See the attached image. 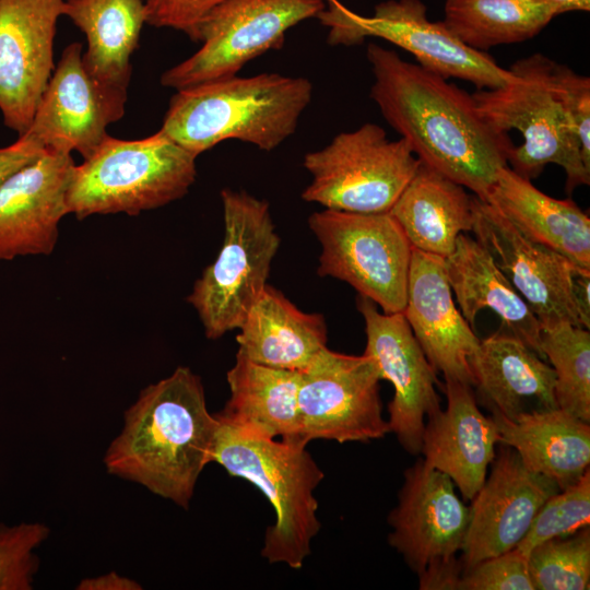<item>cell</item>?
Segmentation results:
<instances>
[{"instance_id":"1","label":"cell","mask_w":590,"mask_h":590,"mask_svg":"<svg viewBox=\"0 0 590 590\" xmlns=\"http://www.w3.org/2000/svg\"><path fill=\"white\" fill-rule=\"evenodd\" d=\"M370 97L421 163L485 200L514 144L447 79L369 43Z\"/></svg>"},{"instance_id":"2","label":"cell","mask_w":590,"mask_h":590,"mask_svg":"<svg viewBox=\"0 0 590 590\" xmlns=\"http://www.w3.org/2000/svg\"><path fill=\"white\" fill-rule=\"evenodd\" d=\"M217 426L200 377L178 366L144 388L125 412L123 427L105 453V467L187 509L201 472L211 463Z\"/></svg>"},{"instance_id":"3","label":"cell","mask_w":590,"mask_h":590,"mask_svg":"<svg viewBox=\"0 0 590 590\" xmlns=\"http://www.w3.org/2000/svg\"><path fill=\"white\" fill-rule=\"evenodd\" d=\"M312 90L306 78L268 72L201 83L176 91L161 130L196 156L225 140L270 152L296 131Z\"/></svg>"},{"instance_id":"4","label":"cell","mask_w":590,"mask_h":590,"mask_svg":"<svg viewBox=\"0 0 590 590\" xmlns=\"http://www.w3.org/2000/svg\"><path fill=\"white\" fill-rule=\"evenodd\" d=\"M217 421L211 462L258 487L275 512L261 556L271 564L302 568L321 528L315 491L322 470L303 444L251 435Z\"/></svg>"},{"instance_id":"5","label":"cell","mask_w":590,"mask_h":590,"mask_svg":"<svg viewBox=\"0 0 590 590\" xmlns=\"http://www.w3.org/2000/svg\"><path fill=\"white\" fill-rule=\"evenodd\" d=\"M196 158L161 129L139 140L107 135L91 156L74 165L68 213L83 220L164 206L189 191L197 177Z\"/></svg>"},{"instance_id":"6","label":"cell","mask_w":590,"mask_h":590,"mask_svg":"<svg viewBox=\"0 0 590 590\" xmlns=\"http://www.w3.org/2000/svg\"><path fill=\"white\" fill-rule=\"evenodd\" d=\"M554 63L542 54L519 59L512 78L502 86L477 88L472 97L480 114L498 131L516 129L523 139L514 146L508 165L519 176L536 178L548 164L566 174V192L590 184L576 130L559 99Z\"/></svg>"},{"instance_id":"7","label":"cell","mask_w":590,"mask_h":590,"mask_svg":"<svg viewBox=\"0 0 590 590\" xmlns=\"http://www.w3.org/2000/svg\"><path fill=\"white\" fill-rule=\"evenodd\" d=\"M221 200L222 247L187 297L210 340L239 329L268 285L281 244L266 200L231 188L222 189Z\"/></svg>"},{"instance_id":"8","label":"cell","mask_w":590,"mask_h":590,"mask_svg":"<svg viewBox=\"0 0 590 590\" xmlns=\"http://www.w3.org/2000/svg\"><path fill=\"white\" fill-rule=\"evenodd\" d=\"M420 164L403 138L389 140L384 128L367 122L304 156L311 180L302 198L324 209L388 213Z\"/></svg>"},{"instance_id":"9","label":"cell","mask_w":590,"mask_h":590,"mask_svg":"<svg viewBox=\"0 0 590 590\" xmlns=\"http://www.w3.org/2000/svg\"><path fill=\"white\" fill-rule=\"evenodd\" d=\"M317 19L328 28L331 46H352L366 38H381L412 54L418 64L445 79L457 78L477 88H494L511 78L484 51L460 42L444 24L427 17L421 0H387L371 15H361L339 0H324Z\"/></svg>"},{"instance_id":"10","label":"cell","mask_w":590,"mask_h":590,"mask_svg":"<svg viewBox=\"0 0 590 590\" xmlns=\"http://www.w3.org/2000/svg\"><path fill=\"white\" fill-rule=\"evenodd\" d=\"M308 226L321 247L320 276L350 284L386 314L403 312L412 247L389 213L323 209Z\"/></svg>"},{"instance_id":"11","label":"cell","mask_w":590,"mask_h":590,"mask_svg":"<svg viewBox=\"0 0 590 590\" xmlns=\"http://www.w3.org/2000/svg\"><path fill=\"white\" fill-rule=\"evenodd\" d=\"M448 475L420 458L404 471L398 504L388 516L389 544L416 573L421 590H458L470 509Z\"/></svg>"},{"instance_id":"12","label":"cell","mask_w":590,"mask_h":590,"mask_svg":"<svg viewBox=\"0 0 590 590\" xmlns=\"http://www.w3.org/2000/svg\"><path fill=\"white\" fill-rule=\"evenodd\" d=\"M324 7V0H225L200 25L201 48L166 70L161 84L178 91L235 76L249 61L280 49L290 28Z\"/></svg>"},{"instance_id":"13","label":"cell","mask_w":590,"mask_h":590,"mask_svg":"<svg viewBox=\"0 0 590 590\" xmlns=\"http://www.w3.org/2000/svg\"><path fill=\"white\" fill-rule=\"evenodd\" d=\"M379 374L367 355L324 347L300 371L299 428L295 441H369L389 432L382 417Z\"/></svg>"},{"instance_id":"14","label":"cell","mask_w":590,"mask_h":590,"mask_svg":"<svg viewBox=\"0 0 590 590\" xmlns=\"http://www.w3.org/2000/svg\"><path fill=\"white\" fill-rule=\"evenodd\" d=\"M82 54L80 43L63 49L26 132L45 150L76 151L85 160L108 135L106 128L122 118L128 87L94 75Z\"/></svg>"},{"instance_id":"15","label":"cell","mask_w":590,"mask_h":590,"mask_svg":"<svg viewBox=\"0 0 590 590\" xmlns=\"http://www.w3.org/2000/svg\"><path fill=\"white\" fill-rule=\"evenodd\" d=\"M357 309L364 318L366 346L379 378L393 387L388 404V426L410 455L421 453L425 420L440 410L436 390L437 371L415 339L403 312L386 314L370 299L359 296Z\"/></svg>"},{"instance_id":"16","label":"cell","mask_w":590,"mask_h":590,"mask_svg":"<svg viewBox=\"0 0 590 590\" xmlns=\"http://www.w3.org/2000/svg\"><path fill=\"white\" fill-rule=\"evenodd\" d=\"M475 239L521 295L540 323L566 321L583 327L575 297L581 267L524 236L493 204L472 196ZM585 269V268H583Z\"/></svg>"},{"instance_id":"17","label":"cell","mask_w":590,"mask_h":590,"mask_svg":"<svg viewBox=\"0 0 590 590\" xmlns=\"http://www.w3.org/2000/svg\"><path fill=\"white\" fill-rule=\"evenodd\" d=\"M64 0H0V111L19 135L34 118L55 69L54 40Z\"/></svg>"},{"instance_id":"18","label":"cell","mask_w":590,"mask_h":590,"mask_svg":"<svg viewBox=\"0 0 590 590\" xmlns=\"http://www.w3.org/2000/svg\"><path fill=\"white\" fill-rule=\"evenodd\" d=\"M499 445L488 477L471 499L463 570L515 548L544 502L559 491L553 480L527 469L511 447Z\"/></svg>"},{"instance_id":"19","label":"cell","mask_w":590,"mask_h":590,"mask_svg":"<svg viewBox=\"0 0 590 590\" xmlns=\"http://www.w3.org/2000/svg\"><path fill=\"white\" fill-rule=\"evenodd\" d=\"M71 154L46 150L0 188V260L50 255L68 213Z\"/></svg>"},{"instance_id":"20","label":"cell","mask_w":590,"mask_h":590,"mask_svg":"<svg viewBox=\"0 0 590 590\" xmlns=\"http://www.w3.org/2000/svg\"><path fill=\"white\" fill-rule=\"evenodd\" d=\"M403 315L435 370L472 386L469 357L480 339L455 304L444 258L412 248Z\"/></svg>"},{"instance_id":"21","label":"cell","mask_w":590,"mask_h":590,"mask_svg":"<svg viewBox=\"0 0 590 590\" xmlns=\"http://www.w3.org/2000/svg\"><path fill=\"white\" fill-rule=\"evenodd\" d=\"M445 392L447 408L427 417L421 453L471 500L486 479L500 436L492 416L479 409L472 386L445 380Z\"/></svg>"},{"instance_id":"22","label":"cell","mask_w":590,"mask_h":590,"mask_svg":"<svg viewBox=\"0 0 590 590\" xmlns=\"http://www.w3.org/2000/svg\"><path fill=\"white\" fill-rule=\"evenodd\" d=\"M469 367L476 401L492 414L515 418L558 408L552 366L510 332L480 340Z\"/></svg>"},{"instance_id":"23","label":"cell","mask_w":590,"mask_h":590,"mask_svg":"<svg viewBox=\"0 0 590 590\" xmlns=\"http://www.w3.org/2000/svg\"><path fill=\"white\" fill-rule=\"evenodd\" d=\"M484 201L531 240L590 269V219L571 200L545 194L507 165Z\"/></svg>"},{"instance_id":"24","label":"cell","mask_w":590,"mask_h":590,"mask_svg":"<svg viewBox=\"0 0 590 590\" xmlns=\"http://www.w3.org/2000/svg\"><path fill=\"white\" fill-rule=\"evenodd\" d=\"M444 264L459 310L470 326H474L480 310L488 308L511 334L544 358L540 320L476 239L459 235Z\"/></svg>"},{"instance_id":"25","label":"cell","mask_w":590,"mask_h":590,"mask_svg":"<svg viewBox=\"0 0 590 590\" xmlns=\"http://www.w3.org/2000/svg\"><path fill=\"white\" fill-rule=\"evenodd\" d=\"M500 444L511 447L523 465L553 480L559 489L576 483L590 464V425L556 408L515 418L492 414Z\"/></svg>"},{"instance_id":"26","label":"cell","mask_w":590,"mask_h":590,"mask_svg":"<svg viewBox=\"0 0 590 590\" xmlns=\"http://www.w3.org/2000/svg\"><path fill=\"white\" fill-rule=\"evenodd\" d=\"M238 330V353L281 369L302 371L327 347L323 316L302 311L269 284Z\"/></svg>"},{"instance_id":"27","label":"cell","mask_w":590,"mask_h":590,"mask_svg":"<svg viewBox=\"0 0 590 590\" xmlns=\"http://www.w3.org/2000/svg\"><path fill=\"white\" fill-rule=\"evenodd\" d=\"M229 399L215 416L260 437L295 441L300 371L255 363L237 352L226 374Z\"/></svg>"},{"instance_id":"28","label":"cell","mask_w":590,"mask_h":590,"mask_svg":"<svg viewBox=\"0 0 590 590\" xmlns=\"http://www.w3.org/2000/svg\"><path fill=\"white\" fill-rule=\"evenodd\" d=\"M412 248L446 258L459 235L473 225L472 196L465 188L421 163L388 212Z\"/></svg>"},{"instance_id":"29","label":"cell","mask_w":590,"mask_h":590,"mask_svg":"<svg viewBox=\"0 0 590 590\" xmlns=\"http://www.w3.org/2000/svg\"><path fill=\"white\" fill-rule=\"evenodd\" d=\"M62 15L86 37L85 67L108 83L128 87L130 58L146 24L143 0H64Z\"/></svg>"},{"instance_id":"30","label":"cell","mask_w":590,"mask_h":590,"mask_svg":"<svg viewBox=\"0 0 590 590\" xmlns=\"http://www.w3.org/2000/svg\"><path fill=\"white\" fill-rule=\"evenodd\" d=\"M444 10L447 28L479 51L528 40L560 14L548 0H445Z\"/></svg>"},{"instance_id":"31","label":"cell","mask_w":590,"mask_h":590,"mask_svg":"<svg viewBox=\"0 0 590 590\" xmlns=\"http://www.w3.org/2000/svg\"><path fill=\"white\" fill-rule=\"evenodd\" d=\"M540 349L555 373L558 408L590 423V331L566 321L543 323Z\"/></svg>"},{"instance_id":"32","label":"cell","mask_w":590,"mask_h":590,"mask_svg":"<svg viewBox=\"0 0 590 590\" xmlns=\"http://www.w3.org/2000/svg\"><path fill=\"white\" fill-rule=\"evenodd\" d=\"M534 590H588L590 528L536 544L528 554Z\"/></svg>"},{"instance_id":"33","label":"cell","mask_w":590,"mask_h":590,"mask_svg":"<svg viewBox=\"0 0 590 590\" xmlns=\"http://www.w3.org/2000/svg\"><path fill=\"white\" fill-rule=\"evenodd\" d=\"M590 524V469L574 484L548 497L516 546L524 555L539 543L573 534Z\"/></svg>"},{"instance_id":"34","label":"cell","mask_w":590,"mask_h":590,"mask_svg":"<svg viewBox=\"0 0 590 590\" xmlns=\"http://www.w3.org/2000/svg\"><path fill=\"white\" fill-rule=\"evenodd\" d=\"M39 522L0 527V590H30L38 568L34 551L49 535Z\"/></svg>"},{"instance_id":"35","label":"cell","mask_w":590,"mask_h":590,"mask_svg":"<svg viewBox=\"0 0 590 590\" xmlns=\"http://www.w3.org/2000/svg\"><path fill=\"white\" fill-rule=\"evenodd\" d=\"M458 590H534L528 557L517 547L462 571Z\"/></svg>"},{"instance_id":"36","label":"cell","mask_w":590,"mask_h":590,"mask_svg":"<svg viewBox=\"0 0 590 590\" xmlns=\"http://www.w3.org/2000/svg\"><path fill=\"white\" fill-rule=\"evenodd\" d=\"M554 81L559 99L579 138L583 164L590 170V79L555 62Z\"/></svg>"},{"instance_id":"37","label":"cell","mask_w":590,"mask_h":590,"mask_svg":"<svg viewBox=\"0 0 590 590\" xmlns=\"http://www.w3.org/2000/svg\"><path fill=\"white\" fill-rule=\"evenodd\" d=\"M225 0H143L146 24L182 32L199 43V28L208 14Z\"/></svg>"},{"instance_id":"38","label":"cell","mask_w":590,"mask_h":590,"mask_svg":"<svg viewBox=\"0 0 590 590\" xmlns=\"http://www.w3.org/2000/svg\"><path fill=\"white\" fill-rule=\"evenodd\" d=\"M45 148L30 133L19 135L8 146L0 148V188L19 169L38 158Z\"/></svg>"},{"instance_id":"39","label":"cell","mask_w":590,"mask_h":590,"mask_svg":"<svg viewBox=\"0 0 590 590\" xmlns=\"http://www.w3.org/2000/svg\"><path fill=\"white\" fill-rule=\"evenodd\" d=\"M78 590H140L141 585L135 580L110 571L97 577L82 579Z\"/></svg>"},{"instance_id":"40","label":"cell","mask_w":590,"mask_h":590,"mask_svg":"<svg viewBox=\"0 0 590 590\" xmlns=\"http://www.w3.org/2000/svg\"><path fill=\"white\" fill-rule=\"evenodd\" d=\"M554 3L560 14L570 11H589L590 0H548Z\"/></svg>"}]
</instances>
